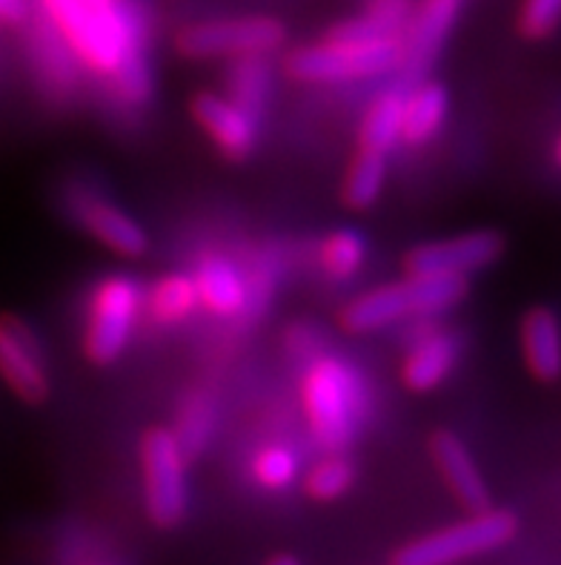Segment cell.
<instances>
[{
    "mask_svg": "<svg viewBox=\"0 0 561 565\" xmlns=\"http://www.w3.org/2000/svg\"><path fill=\"white\" fill-rule=\"evenodd\" d=\"M72 50L95 72L115 75L141 55L118 0H43Z\"/></svg>",
    "mask_w": 561,
    "mask_h": 565,
    "instance_id": "6da1fadb",
    "label": "cell"
},
{
    "mask_svg": "<svg viewBox=\"0 0 561 565\" xmlns=\"http://www.w3.org/2000/svg\"><path fill=\"white\" fill-rule=\"evenodd\" d=\"M467 296V276H410L407 281L367 290L342 310L347 333H373L401 316L439 313Z\"/></svg>",
    "mask_w": 561,
    "mask_h": 565,
    "instance_id": "7a4b0ae2",
    "label": "cell"
},
{
    "mask_svg": "<svg viewBox=\"0 0 561 565\" xmlns=\"http://www.w3.org/2000/svg\"><path fill=\"white\" fill-rule=\"evenodd\" d=\"M401 61L398 38L381 41H324L319 46H301L287 57V75L301 84H342V81L373 78L396 70Z\"/></svg>",
    "mask_w": 561,
    "mask_h": 565,
    "instance_id": "3957f363",
    "label": "cell"
},
{
    "mask_svg": "<svg viewBox=\"0 0 561 565\" xmlns=\"http://www.w3.org/2000/svg\"><path fill=\"white\" fill-rule=\"evenodd\" d=\"M519 520L507 511H473L462 523L416 540L392 554V565H453L458 559L478 557L516 537Z\"/></svg>",
    "mask_w": 561,
    "mask_h": 565,
    "instance_id": "277c9868",
    "label": "cell"
},
{
    "mask_svg": "<svg viewBox=\"0 0 561 565\" xmlns=\"http://www.w3.org/2000/svg\"><path fill=\"white\" fill-rule=\"evenodd\" d=\"M304 408L310 416L315 437L330 448H342L356 434L358 414H362V391L356 373L338 359H319L304 376L301 385Z\"/></svg>",
    "mask_w": 561,
    "mask_h": 565,
    "instance_id": "5b68a950",
    "label": "cell"
},
{
    "mask_svg": "<svg viewBox=\"0 0 561 565\" xmlns=\"http://www.w3.org/2000/svg\"><path fill=\"white\" fill-rule=\"evenodd\" d=\"M141 468L147 511L158 529H175L190 511L186 457L170 428H150L141 437Z\"/></svg>",
    "mask_w": 561,
    "mask_h": 565,
    "instance_id": "8992f818",
    "label": "cell"
},
{
    "mask_svg": "<svg viewBox=\"0 0 561 565\" xmlns=\"http://www.w3.org/2000/svg\"><path fill=\"white\" fill-rule=\"evenodd\" d=\"M287 38V26L270 14H247L233 21H206L181 29L175 46L190 61L224 55H263L278 50Z\"/></svg>",
    "mask_w": 561,
    "mask_h": 565,
    "instance_id": "52a82bcc",
    "label": "cell"
},
{
    "mask_svg": "<svg viewBox=\"0 0 561 565\" xmlns=\"http://www.w3.org/2000/svg\"><path fill=\"white\" fill-rule=\"evenodd\" d=\"M507 238L498 230H473L447 242H427L404 256L407 276H470L505 256Z\"/></svg>",
    "mask_w": 561,
    "mask_h": 565,
    "instance_id": "ba28073f",
    "label": "cell"
},
{
    "mask_svg": "<svg viewBox=\"0 0 561 565\" xmlns=\"http://www.w3.org/2000/svg\"><path fill=\"white\" fill-rule=\"evenodd\" d=\"M138 313V287L123 276H112L98 287L86 330L84 351L93 365H112L118 362L132 333Z\"/></svg>",
    "mask_w": 561,
    "mask_h": 565,
    "instance_id": "9c48e42d",
    "label": "cell"
},
{
    "mask_svg": "<svg viewBox=\"0 0 561 565\" xmlns=\"http://www.w3.org/2000/svg\"><path fill=\"white\" fill-rule=\"evenodd\" d=\"M0 380L26 405H43L52 396L41 342L35 330L14 313H0Z\"/></svg>",
    "mask_w": 561,
    "mask_h": 565,
    "instance_id": "30bf717a",
    "label": "cell"
},
{
    "mask_svg": "<svg viewBox=\"0 0 561 565\" xmlns=\"http://www.w3.org/2000/svg\"><path fill=\"white\" fill-rule=\"evenodd\" d=\"M190 113L229 161H247L256 152V124L244 107L215 93H198L190 100Z\"/></svg>",
    "mask_w": 561,
    "mask_h": 565,
    "instance_id": "8fae6325",
    "label": "cell"
},
{
    "mask_svg": "<svg viewBox=\"0 0 561 565\" xmlns=\"http://www.w3.org/2000/svg\"><path fill=\"white\" fill-rule=\"evenodd\" d=\"M430 457L439 468L441 480L447 482L453 497L470 511L490 509V491L484 486L482 471L476 468L473 454L464 448V443L455 437L453 430L439 428L430 437Z\"/></svg>",
    "mask_w": 561,
    "mask_h": 565,
    "instance_id": "7c38bea8",
    "label": "cell"
},
{
    "mask_svg": "<svg viewBox=\"0 0 561 565\" xmlns=\"http://www.w3.org/2000/svg\"><path fill=\"white\" fill-rule=\"evenodd\" d=\"M458 9H462V0H424L419 18L410 29V41L407 46H401L398 64L404 70V81H416L427 66L433 64L435 52H439L441 41L447 38Z\"/></svg>",
    "mask_w": 561,
    "mask_h": 565,
    "instance_id": "4fadbf2b",
    "label": "cell"
},
{
    "mask_svg": "<svg viewBox=\"0 0 561 565\" xmlns=\"http://www.w3.org/2000/svg\"><path fill=\"white\" fill-rule=\"evenodd\" d=\"M80 218H84V227L118 256L141 258L150 247V238L141 224L107 201H86Z\"/></svg>",
    "mask_w": 561,
    "mask_h": 565,
    "instance_id": "5bb4252c",
    "label": "cell"
},
{
    "mask_svg": "<svg viewBox=\"0 0 561 565\" xmlns=\"http://www.w3.org/2000/svg\"><path fill=\"white\" fill-rule=\"evenodd\" d=\"M521 344H525V362L539 382H555L561 373L559 322L550 308L527 310L521 319Z\"/></svg>",
    "mask_w": 561,
    "mask_h": 565,
    "instance_id": "9a60e30c",
    "label": "cell"
},
{
    "mask_svg": "<svg viewBox=\"0 0 561 565\" xmlns=\"http://www.w3.org/2000/svg\"><path fill=\"white\" fill-rule=\"evenodd\" d=\"M455 359H458V339L450 337V333H435V337H427L424 342L416 344V351L407 356L404 371H401V380L410 391L416 394H427L439 387L441 382L447 380L450 371H453Z\"/></svg>",
    "mask_w": 561,
    "mask_h": 565,
    "instance_id": "2e32d148",
    "label": "cell"
},
{
    "mask_svg": "<svg viewBox=\"0 0 561 565\" xmlns=\"http://www.w3.org/2000/svg\"><path fill=\"white\" fill-rule=\"evenodd\" d=\"M450 98L447 89L435 81L430 84H421L410 98L404 100V109H401V138L407 143H424L435 136L444 124V115H447Z\"/></svg>",
    "mask_w": 561,
    "mask_h": 565,
    "instance_id": "e0dca14e",
    "label": "cell"
},
{
    "mask_svg": "<svg viewBox=\"0 0 561 565\" xmlns=\"http://www.w3.org/2000/svg\"><path fill=\"white\" fill-rule=\"evenodd\" d=\"M192 281H195V294L206 310L218 316H233L241 310L244 285L227 262L209 258L198 267V276Z\"/></svg>",
    "mask_w": 561,
    "mask_h": 565,
    "instance_id": "ac0fdd59",
    "label": "cell"
},
{
    "mask_svg": "<svg viewBox=\"0 0 561 565\" xmlns=\"http://www.w3.org/2000/svg\"><path fill=\"white\" fill-rule=\"evenodd\" d=\"M387 179V156L367 147H358L356 158L347 170L342 199L349 210H370L378 201Z\"/></svg>",
    "mask_w": 561,
    "mask_h": 565,
    "instance_id": "d6986e66",
    "label": "cell"
},
{
    "mask_svg": "<svg viewBox=\"0 0 561 565\" xmlns=\"http://www.w3.org/2000/svg\"><path fill=\"white\" fill-rule=\"evenodd\" d=\"M401 109H404L401 93L381 95L367 109V118L362 124V147L390 156V150L398 143V138H401Z\"/></svg>",
    "mask_w": 561,
    "mask_h": 565,
    "instance_id": "ffe728a7",
    "label": "cell"
},
{
    "mask_svg": "<svg viewBox=\"0 0 561 565\" xmlns=\"http://www.w3.org/2000/svg\"><path fill=\"white\" fill-rule=\"evenodd\" d=\"M364 256H367V247H364V238L358 236L356 230H335L333 236L324 238L319 250V262L324 267L330 279H349L356 276L364 265Z\"/></svg>",
    "mask_w": 561,
    "mask_h": 565,
    "instance_id": "44dd1931",
    "label": "cell"
},
{
    "mask_svg": "<svg viewBox=\"0 0 561 565\" xmlns=\"http://www.w3.org/2000/svg\"><path fill=\"white\" fill-rule=\"evenodd\" d=\"M195 305H198L195 281L181 276V273L166 276V279L155 287V294H152V316L164 324H175L181 322V319H186V316L195 310Z\"/></svg>",
    "mask_w": 561,
    "mask_h": 565,
    "instance_id": "7402d4cb",
    "label": "cell"
},
{
    "mask_svg": "<svg viewBox=\"0 0 561 565\" xmlns=\"http://www.w3.org/2000/svg\"><path fill=\"white\" fill-rule=\"evenodd\" d=\"M356 480V468L349 466L344 457H327L321 459L319 466L306 477V494L319 502H333L344 497L353 488Z\"/></svg>",
    "mask_w": 561,
    "mask_h": 565,
    "instance_id": "603a6c76",
    "label": "cell"
},
{
    "mask_svg": "<svg viewBox=\"0 0 561 565\" xmlns=\"http://www.w3.org/2000/svg\"><path fill=\"white\" fill-rule=\"evenodd\" d=\"M252 473L263 488L270 491H281V488L290 486L295 477H299V459L295 454L281 448V445H272V448H263L261 454L252 462Z\"/></svg>",
    "mask_w": 561,
    "mask_h": 565,
    "instance_id": "cb8c5ba5",
    "label": "cell"
},
{
    "mask_svg": "<svg viewBox=\"0 0 561 565\" xmlns=\"http://www.w3.org/2000/svg\"><path fill=\"white\" fill-rule=\"evenodd\" d=\"M561 0H525L519 14V32L527 41H544L559 26Z\"/></svg>",
    "mask_w": 561,
    "mask_h": 565,
    "instance_id": "d4e9b609",
    "label": "cell"
},
{
    "mask_svg": "<svg viewBox=\"0 0 561 565\" xmlns=\"http://www.w3.org/2000/svg\"><path fill=\"white\" fill-rule=\"evenodd\" d=\"M26 18V3L23 0H0V23L18 26Z\"/></svg>",
    "mask_w": 561,
    "mask_h": 565,
    "instance_id": "484cf974",
    "label": "cell"
},
{
    "mask_svg": "<svg viewBox=\"0 0 561 565\" xmlns=\"http://www.w3.org/2000/svg\"><path fill=\"white\" fill-rule=\"evenodd\" d=\"M267 565H299V563H295V557H290V554H278V557H272Z\"/></svg>",
    "mask_w": 561,
    "mask_h": 565,
    "instance_id": "4316f807",
    "label": "cell"
}]
</instances>
